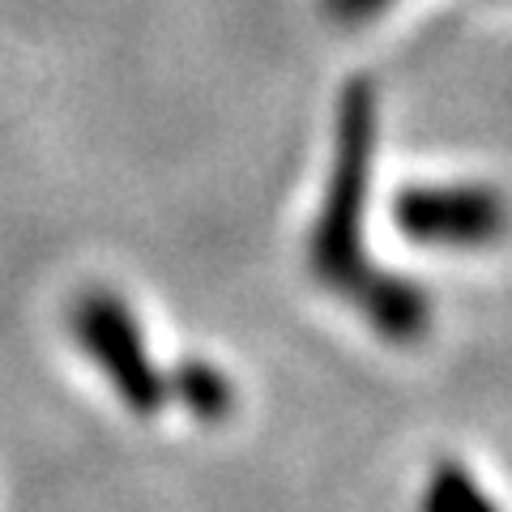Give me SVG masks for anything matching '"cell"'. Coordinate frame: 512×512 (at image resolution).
I'll use <instances>...</instances> for the list:
<instances>
[{"label": "cell", "mask_w": 512, "mask_h": 512, "mask_svg": "<svg viewBox=\"0 0 512 512\" xmlns=\"http://www.w3.org/2000/svg\"><path fill=\"white\" fill-rule=\"evenodd\" d=\"M376 150H380V99L367 77H355L338 94L329 184L320 192V210L308 227V244H303L308 274L325 291L346 299H355L367 286V278L380 269L363 248Z\"/></svg>", "instance_id": "cell-1"}, {"label": "cell", "mask_w": 512, "mask_h": 512, "mask_svg": "<svg viewBox=\"0 0 512 512\" xmlns=\"http://www.w3.org/2000/svg\"><path fill=\"white\" fill-rule=\"evenodd\" d=\"M69 333L128 414L154 419L167 410V372L154 363L146 325L120 291L111 286L77 291L69 303Z\"/></svg>", "instance_id": "cell-2"}, {"label": "cell", "mask_w": 512, "mask_h": 512, "mask_svg": "<svg viewBox=\"0 0 512 512\" xmlns=\"http://www.w3.org/2000/svg\"><path fill=\"white\" fill-rule=\"evenodd\" d=\"M393 227L440 252H491L512 235V201L483 180L410 184L393 197Z\"/></svg>", "instance_id": "cell-3"}, {"label": "cell", "mask_w": 512, "mask_h": 512, "mask_svg": "<svg viewBox=\"0 0 512 512\" xmlns=\"http://www.w3.org/2000/svg\"><path fill=\"white\" fill-rule=\"evenodd\" d=\"M350 303H355V312L367 320V329L380 333V338L393 346L423 342L431 329V316H436L431 312V295L423 286L393 274V269H376Z\"/></svg>", "instance_id": "cell-4"}, {"label": "cell", "mask_w": 512, "mask_h": 512, "mask_svg": "<svg viewBox=\"0 0 512 512\" xmlns=\"http://www.w3.org/2000/svg\"><path fill=\"white\" fill-rule=\"evenodd\" d=\"M167 406H180L188 419L205 427L227 423L239 406L235 380L210 359H180L167 372Z\"/></svg>", "instance_id": "cell-5"}, {"label": "cell", "mask_w": 512, "mask_h": 512, "mask_svg": "<svg viewBox=\"0 0 512 512\" xmlns=\"http://www.w3.org/2000/svg\"><path fill=\"white\" fill-rule=\"evenodd\" d=\"M419 512H504V508L495 504V495L461 461H436L427 474Z\"/></svg>", "instance_id": "cell-6"}, {"label": "cell", "mask_w": 512, "mask_h": 512, "mask_svg": "<svg viewBox=\"0 0 512 512\" xmlns=\"http://www.w3.org/2000/svg\"><path fill=\"white\" fill-rule=\"evenodd\" d=\"M397 0H320L329 22L338 26H363V22H376L380 13H389Z\"/></svg>", "instance_id": "cell-7"}]
</instances>
